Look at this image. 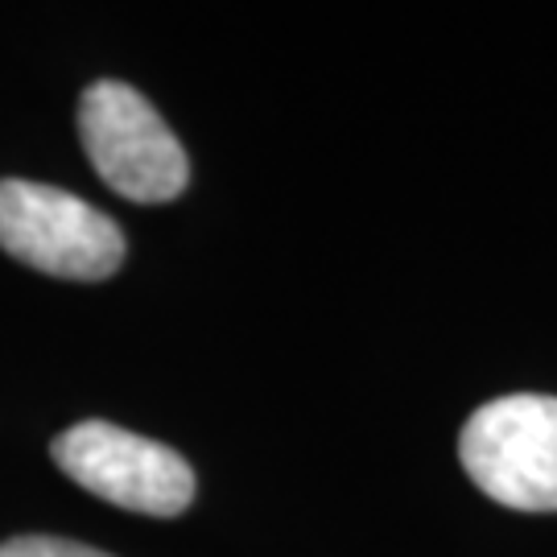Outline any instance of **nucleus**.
<instances>
[{
    "label": "nucleus",
    "instance_id": "1",
    "mask_svg": "<svg viewBox=\"0 0 557 557\" xmlns=\"http://www.w3.org/2000/svg\"><path fill=\"white\" fill-rule=\"evenodd\" d=\"M458 458L487 499L512 512H557V397L512 393L479 405Z\"/></svg>",
    "mask_w": 557,
    "mask_h": 557
},
{
    "label": "nucleus",
    "instance_id": "2",
    "mask_svg": "<svg viewBox=\"0 0 557 557\" xmlns=\"http://www.w3.org/2000/svg\"><path fill=\"white\" fill-rule=\"evenodd\" d=\"M0 248L62 281H103L124 264V232L112 215L25 178H0Z\"/></svg>",
    "mask_w": 557,
    "mask_h": 557
},
{
    "label": "nucleus",
    "instance_id": "5",
    "mask_svg": "<svg viewBox=\"0 0 557 557\" xmlns=\"http://www.w3.org/2000/svg\"><path fill=\"white\" fill-rule=\"evenodd\" d=\"M0 557H112L100 554L83 541H66V537H13L0 545Z\"/></svg>",
    "mask_w": 557,
    "mask_h": 557
},
{
    "label": "nucleus",
    "instance_id": "4",
    "mask_svg": "<svg viewBox=\"0 0 557 557\" xmlns=\"http://www.w3.org/2000/svg\"><path fill=\"white\" fill-rule=\"evenodd\" d=\"M50 458L83 492L140 517H182L195 499L190 462L165 442L112 421H79L50 442Z\"/></svg>",
    "mask_w": 557,
    "mask_h": 557
},
{
    "label": "nucleus",
    "instance_id": "3",
    "mask_svg": "<svg viewBox=\"0 0 557 557\" xmlns=\"http://www.w3.org/2000/svg\"><path fill=\"white\" fill-rule=\"evenodd\" d=\"M79 140L103 186L133 202H170L190 182L182 140L128 83L100 79L83 91Z\"/></svg>",
    "mask_w": 557,
    "mask_h": 557
}]
</instances>
